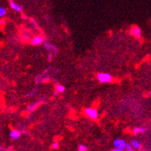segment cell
Listing matches in <instances>:
<instances>
[{
  "label": "cell",
  "mask_w": 151,
  "mask_h": 151,
  "mask_svg": "<svg viewBox=\"0 0 151 151\" xmlns=\"http://www.w3.org/2000/svg\"><path fill=\"white\" fill-rule=\"evenodd\" d=\"M97 79L100 83H109L113 81V76L109 73H99L97 74Z\"/></svg>",
  "instance_id": "cell-1"
},
{
  "label": "cell",
  "mask_w": 151,
  "mask_h": 151,
  "mask_svg": "<svg viewBox=\"0 0 151 151\" xmlns=\"http://www.w3.org/2000/svg\"><path fill=\"white\" fill-rule=\"evenodd\" d=\"M83 113L91 120H97L99 117V113L97 109L93 107H87L83 110Z\"/></svg>",
  "instance_id": "cell-2"
},
{
  "label": "cell",
  "mask_w": 151,
  "mask_h": 151,
  "mask_svg": "<svg viewBox=\"0 0 151 151\" xmlns=\"http://www.w3.org/2000/svg\"><path fill=\"white\" fill-rule=\"evenodd\" d=\"M43 46H44V48L46 49V50L48 51L49 53L56 55L59 52L58 47L56 46H55L54 44H53V43H51L50 42H49L48 40H45L44 42H43Z\"/></svg>",
  "instance_id": "cell-3"
},
{
  "label": "cell",
  "mask_w": 151,
  "mask_h": 151,
  "mask_svg": "<svg viewBox=\"0 0 151 151\" xmlns=\"http://www.w3.org/2000/svg\"><path fill=\"white\" fill-rule=\"evenodd\" d=\"M129 33L132 36L135 37L136 39H140L142 36V31H141L140 28L137 26V25H133L130 27L129 30Z\"/></svg>",
  "instance_id": "cell-4"
},
{
  "label": "cell",
  "mask_w": 151,
  "mask_h": 151,
  "mask_svg": "<svg viewBox=\"0 0 151 151\" xmlns=\"http://www.w3.org/2000/svg\"><path fill=\"white\" fill-rule=\"evenodd\" d=\"M113 146L115 147V148H118V149L120 150H126V142L123 139L121 138H117L115 139L113 142Z\"/></svg>",
  "instance_id": "cell-5"
},
{
  "label": "cell",
  "mask_w": 151,
  "mask_h": 151,
  "mask_svg": "<svg viewBox=\"0 0 151 151\" xmlns=\"http://www.w3.org/2000/svg\"><path fill=\"white\" fill-rule=\"evenodd\" d=\"M44 41V38L40 35H38V36H35L32 38L30 40V43L32 46H40V45L43 44Z\"/></svg>",
  "instance_id": "cell-6"
},
{
  "label": "cell",
  "mask_w": 151,
  "mask_h": 151,
  "mask_svg": "<svg viewBox=\"0 0 151 151\" xmlns=\"http://www.w3.org/2000/svg\"><path fill=\"white\" fill-rule=\"evenodd\" d=\"M21 136V132L18 130L13 129L9 133V138L13 140H18Z\"/></svg>",
  "instance_id": "cell-7"
},
{
  "label": "cell",
  "mask_w": 151,
  "mask_h": 151,
  "mask_svg": "<svg viewBox=\"0 0 151 151\" xmlns=\"http://www.w3.org/2000/svg\"><path fill=\"white\" fill-rule=\"evenodd\" d=\"M41 102H42V100H39L37 101V102H35V103H31V104H30V105L26 107V111H27L28 113H32V112H34L36 109H37L38 107H40Z\"/></svg>",
  "instance_id": "cell-8"
},
{
  "label": "cell",
  "mask_w": 151,
  "mask_h": 151,
  "mask_svg": "<svg viewBox=\"0 0 151 151\" xmlns=\"http://www.w3.org/2000/svg\"><path fill=\"white\" fill-rule=\"evenodd\" d=\"M9 6L10 8L13 9V10L16 11L17 13H21L23 11V8L20 5H19L18 3H16V2H14L13 0H10L9 1Z\"/></svg>",
  "instance_id": "cell-9"
},
{
  "label": "cell",
  "mask_w": 151,
  "mask_h": 151,
  "mask_svg": "<svg viewBox=\"0 0 151 151\" xmlns=\"http://www.w3.org/2000/svg\"><path fill=\"white\" fill-rule=\"evenodd\" d=\"M147 131V128L146 127H135L133 129L132 132L133 134H141V133H144Z\"/></svg>",
  "instance_id": "cell-10"
},
{
  "label": "cell",
  "mask_w": 151,
  "mask_h": 151,
  "mask_svg": "<svg viewBox=\"0 0 151 151\" xmlns=\"http://www.w3.org/2000/svg\"><path fill=\"white\" fill-rule=\"evenodd\" d=\"M55 90L56 93H63V92H65L66 87L62 84H56L55 86Z\"/></svg>",
  "instance_id": "cell-11"
},
{
  "label": "cell",
  "mask_w": 151,
  "mask_h": 151,
  "mask_svg": "<svg viewBox=\"0 0 151 151\" xmlns=\"http://www.w3.org/2000/svg\"><path fill=\"white\" fill-rule=\"evenodd\" d=\"M131 145H132L133 148L136 150H140L141 147H142L141 143L136 140H133L132 142H131Z\"/></svg>",
  "instance_id": "cell-12"
},
{
  "label": "cell",
  "mask_w": 151,
  "mask_h": 151,
  "mask_svg": "<svg viewBox=\"0 0 151 151\" xmlns=\"http://www.w3.org/2000/svg\"><path fill=\"white\" fill-rule=\"evenodd\" d=\"M36 92H37V88H35L34 90H32L26 92V93L24 95V97H25V98H30V97H32L33 96L36 95Z\"/></svg>",
  "instance_id": "cell-13"
},
{
  "label": "cell",
  "mask_w": 151,
  "mask_h": 151,
  "mask_svg": "<svg viewBox=\"0 0 151 151\" xmlns=\"http://www.w3.org/2000/svg\"><path fill=\"white\" fill-rule=\"evenodd\" d=\"M6 14V9L4 7L0 6V18L5 16Z\"/></svg>",
  "instance_id": "cell-14"
},
{
  "label": "cell",
  "mask_w": 151,
  "mask_h": 151,
  "mask_svg": "<svg viewBox=\"0 0 151 151\" xmlns=\"http://www.w3.org/2000/svg\"><path fill=\"white\" fill-rule=\"evenodd\" d=\"M78 151H87V147L86 145L80 144L78 147Z\"/></svg>",
  "instance_id": "cell-15"
},
{
  "label": "cell",
  "mask_w": 151,
  "mask_h": 151,
  "mask_svg": "<svg viewBox=\"0 0 151 151\" xmlns=\"http://www.w3.org/2000/svg\"><path fill=\"white\" fill-rule=\"evenodd\" d=\"M59 143H58V142H54V143L52 144V148H53V149H55V150L59 149Z\"/></svg>",
  "instance_id": "cell-16"
},
{
  "label": "cell",
  "mask_w": 151,
  "mask_h": 151,
  "mask_svg": "<svg viewBox=\"0 0 151 151\" xmlns=\"http://www.w3.org/2000/svg\"><path fill=\"white\" fill-rule=\"evenodd\" d=\"M53 56H54V55L52 54V53H48V60L49 61V62H53Z\"/></svg>",
  "instance_id": "cell-17"
},
{
  "label": "cell",
  "mask_w": 151,
  "mask_h": 151,
  "mask_svg": "<svg viewBox=\"0 0 151 151\" xmlns=\"http://www.w3.org/2000/svg\"><path fill=\"white\" fill-rule=\"evenodd\" d=\"M133 148L131 143H126V150H133Z\"/></svg>",
  "instance_id": "cell-18"
},
{
  "label": "cell",
  "mask_w": 151,
  "mask_h": 151,
  "mask_svg": "<svg viewBox=\"0 0 151 151\" xmlns=\"http://www.w3.org/2000/svg\"><path fill=\"white\" fill-rule=\"evenodd\" d=\"M31 23H32V25H34V27L36 28V29H38V25H37V24H36V23L35 20H33V19H31Z\"/></svg>",
  "instance_id": "cell-19"
},
{
  "label": "cell",
  "mask_w": 151,
  "mask_h": 151,
  "mask_svg": "<svg viewBox=\"0 0 151 151\" xmlns=\"http://www.w3.org/2000/svg\"><path fill=\"white\" fill-rule=\"evenodd\" d=\"M4 24H5V20H4V19H1V20H0V25H4Z\"/></svg>",
  "instance_id": "cell-20"
},
{
  "label": "cell",
  "mask_w": 151,
  "mask_h": 151,
  "mask_svg": "<svg viewBox=\"0 0 151 151\" xmlns=\"http://www.w3.org/2000/svg\"><path fill=\"white\" fill-rule=\"evenodd\" d=\"M121 150H123L118 149V148H114V149H113L112 151H121Z\"/></svg>",
  "instance_id": "cell-21"
},
{
  "label": "cell",
  "mask_w": 151,
  "mask_h": 151,
  "mask_svg": "<svg viewBox=\"0 0 151 151\" xmlns=\"http://www.w3.org/2000/svg\"><path fill=\"white\" fill-rule=\"evenodd\" d=\"M147 95H148V97H150V98H151V91H150V92H148V94H147Z\"/></svg>",
  "instance_id": "cell-22"
},
{
  "label": "cell",
  "mask_w": 151,
  "mask_h": 151,
  "mask_svg": "<svg viewBox=\"0 0 151 151\" xmlns=\"http://www.w3.org/2000/svg\"><path fill=\"white\" fill-rule=\"evenodd\" d=\"M121 151H134L133 150H121Z\"/></svg>",
  "instance_id": "cell-23"
},
{
  "label": "cell",
  "mask_w": 151,
  "mask_h": 151,
  "mask_svg": "<svg viewBox=\"0 0 151 151\" xmlns=\"http://www.w3.org/2000/svg\"><path fill=\"white\" fill-rule=\"evenodd\" d=\"M3 149H4V148H3V147L0 145V150H3Z\"/></svg>",
  "instance_id": "cell-24"
}]
</instances>
